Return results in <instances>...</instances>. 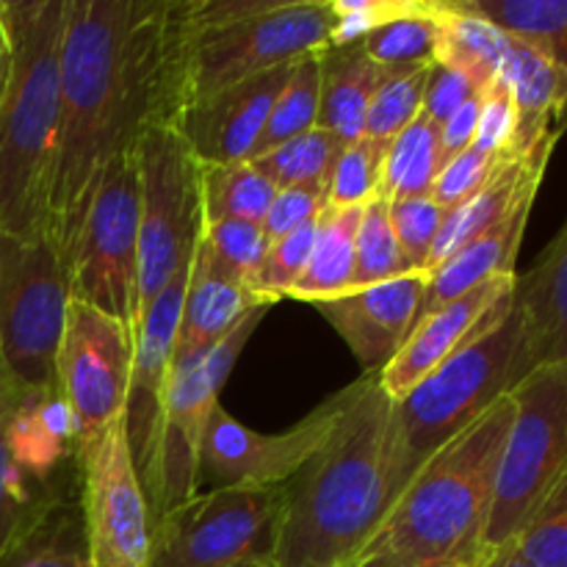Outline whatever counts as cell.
Instances as JSON below:
<instances>
[{"label":"cell","mask_w":567,"mask_h":567,"mask_svg":"<svg viewBox=\"0 0 567 567\" xmlns=\"http://www.w3.org/2000/svg\"><path fill=\"white\" fill-rule=\"evenodd\" d=\"M449 210L452 208H446V205H441L437 199H432V194L430 197H413V199H396V203H388L393 233H396L399 247H402L410 269L426 271V260H430L432 244H435Z\"/></svg>","instance_id":"40"},{"label":"cell","mask_w":567,"mask_h":567,"mask_svg":"<svg viewBox=\"0 0 567 567\" xmlns=\"http://www.w3.org/2000/svg\"><path fill=\"white\" fill-rule=\"evenodd\" d=\"M515 280H518V275L491 277V280L471 288L463 297L421 316L404 347L396 352V358L377 374V382L385 391V396L391 402H399L424 377H430L437 365L446 363L480 330L487 313L507 293L515 291Z\"/></svg>","instance_id":"19"},{"label":"cell","mask_w":567,"mask_h":567,"mask_svg":"<svg viewBox=\"0 0 567 567\" xmlns=\"http://www.w3.org/2000/svg\"><path fill=\"white\" fill-rule=\"evenodd\" d=\"M316 219L271 244L269 255L264 260V269H260L258 280H255V291L264 299H269L271 305L288 299V293L293 291V286L302 277L305 266L310 260V249H313Z\"/></svg>","instance_id":"41"},{"label":"cell","mask_w":567,"mask_h":567,"mask_svg":"<svg viewBox=\"0 0 567 567\" xmlns=\"http://www.w3.org/2000/svg\"><path fill=\"white\" fill-rule=\"evenodd\" d=\"M513 413V399H498L432 454L399 493L354 567H482Z\"/></svg>","instance_id":"3"},{"label":"cell","mask_w":567,"mask_h":567,"mask_svg":"<svg viewBox=\"0 0 567 567\" xmlns=\"http://www.w3.org/2000/svg\"><path fill=\"white\" fill-rule=\"evenodd\" d=\"M410 6L413 0H330L332 17H336L330 48L360 44L371 31L408 14Z\"/></svg>","instance_id":"42"},{"label":"cell","mask_w":567,"mask_h":567,"mask_svg":"<svg viewBox=\"0 0 567 567\" xmlns=\"http://www.w3.org/2000/svg\"><path fill=\"white\" fill-rule=\"evenodd\" d=\"M258 308H271V302L260 297L249 282L230 275L199 238L197 252L192 258L186 299H183L175 358L205 352L230 336Z\"/></svg>","instance_id":"21"},{"label":"cell","mask_w":567,"mask_h":567,"mask_svg":"<svg viewBox=\"0 0 567 567\" xmlns=\"http://www.w3.org/2000/svg\"><path fill=\"white\" fill-rule=\"evenodd\" d=\"M441 125L419 114L385 150L380 197L388 203L430 197L441 172Z\"/></svg>","instance_id":"29"},{"label":"cell","mask_w":567,"mask_h":567,"mask_svg":"<svg viewBox=\"0 0 567 567\" xmlns=\"http://www.w3.org/2000/svg\"><path fill=\"white\" fill-rule=\"evenodd\" d=\"M380 72V66L365 55L363 44L327 48L321 53L319 127L336 133L347 144L363 138Z\"/></svg>","instance_id":"24"},{"label":"cell","mask_w":567,"mask_h":567,"mask_svg":"<svg viewBox=\"0 0 567 567\" xmlns=\"http://www.w3.org/2000/svg\"><path fill=\"white\" fill-rule=\"evenodd\" d=\"M382 158H385V150L377 147L365 136L347 144L336 169H332L324 205H343L347 208V205H369L371 199L380 197Z\"/></svg>","instance_id":"39"},{"label":"cell","mask_w":567,"mask_h":567,"mask_svg":"<svg viewBox=\"0 0 567 567\" xmlns=\"http://www.w3.org/2000/svg\"><path fill=\"white\" fill-rule=\"evenodd\" d=\"M22 393L25 388L17 385L0 365V557L44 504L66 493L64 487L37 485L11 457L9 421Z\"/></svg>","instance_id":"28"},{"label":"cell","mask_w":567,"mask_h":567,"mask_svg":"<svg viewBox=\"0 0 567 567\" xmlns=\"http://www.w3.org/2000/svg\"><path fill=\"white\" fill-rule=\"evenodd\" d=\"M430 66H402V70H382L380 66V83L371 97L363 131L369 142L388 150V144L421 114Z\"/></svg>","instance_id":"35"},{"label":"cell","mask_w":567,"mask_h":567,"mask_svg":"<svg viewBox=\"0 0 567 567\" xmlns=\"http://www.w3.org/2000/svg\"><path fill=\"white\" fill-rule=\"evenodd\" d=\"M319 100H321V53L305 55L293 61L288 72L286 86L277 94L271 105L269 122L255 144L252 161L271 153L280 144L302 136V133L319 127Z\"/></svg>","instance_id":"33"},{"label":"cell","mask_w":567,"mask_h":567,"mask_svg":"<svg viewBox=\"0 0 567 567\" xmlns=\"http://www.w3.org/2000/svg\"><path fill=\"white\" fill-rule=\"evenodd\" d=\"M480 111H482V89L471 100H465L446 122H441V161H452L463 150L474 144L476 125H480Z\"/></svg>","instance_id":"47"},{"label":"cell","mask_w":567,"mask_h":567,"mask_svg":"<svg viewBox=\"0 0 567 567\" xmlns=\"http://www.w3.org/2000/svg\"><path fill=\"white\" fill-rule=\"evenodd\" d=\"M482 567H532V565L526 563L518 551H515L513 543H507V546H502V548H496V551L487 554V559L482 563Z\"/></svg>","instance_id":"48"},{"label":"cell","mask_w":567,"mask_h":567,"mask_svg":"<svg viewBox=\"0 0 567 567\" xmlns=\"http://www.w3.org/2000/svg\"><path fill=\"white\" fill-rule=\"evenodd\" d=\"M349 402V388L332 393L286 432H255L216 404L199 446V482L216 487H282L330 441Z\"/></svg>","instance_id":"15"},{"label":"cell","mask_w":567,"mask_h":567,"mask_svg":"<svg viewBox=\"0 0 567 567\" xmlns=\"http://www.w3.org/2000/svg\"><path fill=\"white\" fill-rule=\"evenodd\" d=\"M430 271H408L396 280L352 288L338 297L313 302L321 319L352 349L365 377H377L413 332L424 308Z\"/></svg>","instance_id":"16"},{"label":"cell","mask_w":567,"mask_h":567,"mask_svg":"<svg viewBox=\"0 0 567 567\" xmlns=\"http://www.w3.org/2000/svg\"><path fill=\"white\" fill-rule=\"evenodd\" d=\"M535 197L537 192L524 194L504 219H498L496 225L487 227L482 236H476L474 241H468L463 249H457L446 264L437 266L435 271H430V286H426L421 316L432 313V310H437L441 305L463 297V293L482 286V282L491 280V277L515 275V258H518L520 241H524L526 221H529Z\"/></svg>","instance_id":"23"},{"label":"cell","mask_w":567,"mask_h":567,"mask_svg":"<svg viewBox=\"0 0 567 567\" xmlns=\"http://www.w3.org/2000/svg\"><path fill=\"white\" fill-rule=\"evenodd\" d=\"M138 175V319L192 264L205 230L203 164L177 127L155 125L133 144Z\"/></svg>","instance_id":"6"},{"label":"cell","mask_w":567,"mask_h":567,"mask_svg":"<svg viewBox=\"0 0 567 567\" xmlns=\"http://www.w3.org/2000/svg\"><path fill=\"white\" fill-rule=\"evenodd\" d=\"M437 50L435 64L465 72L480 89L498 75L509 37L476 14L468 0H435Z\"/></svg>","instance_id":"27"},{"label":"cell","mask_w":567,"mask_h":567,"mask_svg":"<svg viewBox=\"0 0 567 567\" xmlns=\"http://www.w3.org/2000/svg\"><path fill=\"white\" fill-rule=\"evenodd\" d=\"M266 310L269 308L252 310L230 336L205 352L172 360L158 430L147 457L136 468L153 520L197 496L199 446H203L205 426L219 404V393L238 354L258 330Z\"/></svg>","instance_id":"8"},{"label":"cell","mask_w":567,"mask_h":567,"mask_svg":"<svg viewBox=\"0 0 567 567\" xmlns=\"http://www.w3.org/2000/svg\"><path fill=\"white\" fill-rule=\"evenodd\" d=\"M509 399L515 413L498 460L487 554L513 543L567 474V358L532 371Z\"/></svg>","instance_id":"9"},{"label":"cell","mask_w":567,"mask_h":567,"mask_svg":"<svg viewBox=\"0 0 567 567\" xmlns=\"http://www.w3.org/2000/svg\"><path fill=\"white\" fill-rule=\"evenodd\" d=\"M520 316L518 377L567 358V219L524 277L515 280Z\"/></svg>","instance_id":"20"},{"label":"cell","mask_w":567,"mask_h":567,"mask_svg":"<svg viewBox=\"0 0 567 567\" xmlns=\"http://www.w3.org/2000/svg\"><path fill=\"white\" fill-rule=\"evenodd\" d=\"M365 205H324L316 219V238L310 260L302 277L288 293V299L321 302L352 291L354 280V247H358V227Z\"/></svg>","instance_id":"26"},{"label":"cell","mask_w":567,"mask_h":567,"mask_svg":"<svg viewBox=\"0 0 567 567\" xmlns=\"http://www.w3.org/2000/svg\"><path fill=\"white\" fill-rule=\"evenodd\" d=\"M78 502L92 567H150L153 515L127 443L125 415L78 449Z\"/></svg>","instance_id":"13"},{"label":"cell","mask_w":567,"mask_h":567,"mask_svg":"<svg viewBox=\"0 0 567 567\" xmlns=\"http://www.w3.org/2000/svg\"><path fill=\"white\" fill-rule=\"evenodd\" d=\"M70 302V271L53 238L0 230V365L25 391H59L55 360Z\"/></svg>","instance_id":"7"},{"label":"cell","mask_w":567,"mask_h":567,"mask_svg":"<svg viewBox=\"0 0 567 567\" xmlns=\"http://www.w3.org/2000/svg\"><path fill=\"white\" fill-rule=\"evenodd\" d=\"M291 64L192 100L177 116V133L203 166L252 161L255 144L269 122L271 105L286 86Z\"/></svg>","instance_id":"17"},{"label":"cell","mask_w":567,"mask_h":567,"mask_svg":"<svg viewBox=\"0 0 567 567\" xmlns=\"http://www.w3.org/2000/svg\"><path fill=\"white\" fill-rule=\"evenodd\" d=\"M468 6L567 72V0H468Z\"/></svg>","instance_id":"30"},{"label":"cell","mask_w":567,"mask_h":567,"mask_svg":"<svg viewBox=\"0 0 567 567\" xmlns=\"http://www.w3.org/2000/svg\"><path fill=\"white\" fill-rule=\"evenodd\" d=\"M363 50L382 70L435 64L437 11L435 0H413L408 14L385 22L363 39Z\"/></svg>","instance_id":"34"},{"label":"cell","mask_w":567,"mask_h":567,"mask_svg":"<svg viewBox=\"0 0 567 567\" xmlns=\"http://www.w3.org/2000/svg\"><path fill=\"white\" fill-rule=\"evenodd\" d=\"M515 133H518V111L509 89L504 86L502 78H493L482 89V111L476 136L471 147L491 155H513Z\"/></svg>","instance_id":"43"},{"label":"cell","mask_w":567,"mask_h":567,"mask_svg":"<svg viewBox=\"0 0 567 567\" xmlns=\"http://www.w3.org/2000/svg\"><path fill=\"white\" fill-rule=\"evenodd\" d=\"M136 332L125 321L72 299L55 380L78 426V449L125 415Z\"/></svg>","instance_id":"14"},{"label":"cell","mask_w":567,"mask_h":567,"mask_svg":"<svg viewBox=\"0 0 567 567\" xmlns=\"http://www.w3.org/2000/svg\"><path fill=\"white\" fill-rule=\"evenodd\" d=\"M0 567H92L78 493L44 504L6 548Z\"/></svg>","instance_id":"25"},{"label":"cell","mask_w":567,"mask_h":567,"mask_svg":"<svg viewBox=\"0 0 567 567\" xmlns=\"http://www.w3.org/2000/svg\"><path fill=\"white\" fill-rule=\"evenodd\" d=\"M408 258H404L399 238L393 233L391 214H388V199L374 197L363 208L358 227V247H354V280L352 288H369L377 282L396 280L408 275Z\"/></svg>","instance_id":"36"},{"label":"cell","mask_w":567,"mask_h":567,"mask_svg":"<svg viewBox=\"0 0 567 567\" xmlns=\"http://www.w3.org/2000/svg\"><path fill=\"white\" fill-rule=\"evenodd\" d=\"M391 399L377 377L349 385L330 441L282 485L271 567H354L393 504Z\"/></svg>","instance_id":"2"},{"label":"cell","mask_w":567,"mask_h":567,"mask_svg":"<svg viewBox=\"0 0 567 567\" xmlns=\"http://www.w3.org/2000/svg\"><path fill=\"white\" fill-rule=\"evenodd\" d=\"M6 61H9V39H6V28H3V20H0V86H3V75H6Z\"/></svg>","instance_id":"49"},{"label":"cell","mask_w":567,"mask_h":567,"mask_svg":"<svg viewBox=\"0 0 567 567\" xmlns=\"http://www.w3.org/2000/svg\"><path fill=\"white\" fill-rule=\"evenodd\" d=\"M343 150H347V142H341L336 133L324 131V127H313V131L280 144L271 153L260 155L252 164L277 188H316L327 197L332 169H336Z\"/></svg>","instance_id":"31"},{"label":"cell","mask_w":567,"mask_h":567,"mask_svg":"<svg viewBox=\"0 0 567 567\" xmlns=\"http://www.w3.org/2000/svg\"><path fill=\"white\" fill-rule=\"evenodd\" d=\"M244 567H271V565H244Z\"/></svg>","instance_id":"50"},{"label":"cell","mask_w":567,"mask_h":567,"mask_svg":"<svg viewBox=\"0 0 567 567\" xmlns=\"http://www.w3.org/2000/svg\"><path fill=\"white\" fill-rule=\"evenodd\" d=\"M181 17V9H177ZM336 17L327 0H275L266 11L216 31L188 37L183 28V109L216 89L249 81L330 48Z\"/></svg>","instance_id":"10"},{"label":"cell","mask_w":567,"mask_h":567,"mask_svg":"<svg viewBox=\"0 0 567 567\" xmlns=\"http://www.w3.org/2000/svg\"><path fill=\"white\" fill-rule=\"evenodd\" d=\"M280 188L252 164L203 166V208L205 221L241 219L264 225L266 210Z\"/></svg>","instance_id":"32"},{"label":"cell","mask_w":567,"mask_h":567,"mask_svg":"<svg viewBox=\"0 0 567 567\" xmlns=\"http://www.w3.org/2000/svg\"><path fill=\"white\" fill-rule=\"evenodd\" d=\"M177 0H66L50 238L66 264L100 172L183 111Z\"/></svg>","instance_id":"1"},{"label":"cell","mask_w":567,"mask_h":567,"mask_svg":"<svg viewBox=\"0 0 567 567\" xmlns=\"http://www.w3.org/2000/svg\"><path fill=\"white\" fill-rule=\"evenodd\" d=\"M188 275H192V264L183 266L172 277L169 286L155 297V302L144 310L136 324L131 388H127L125 404L127 443H131L136 468L147 457L155 430H158L166 382H169L172 360H175L177 330H181Z\"/></svg>","instance_id":"18"},{"label":"cell","mask_w":567,"mask_h":567,"mask_svg":"<svg viewBox=\"0 0 567 567\" xmlns=\"http://www.w3.org/2000/svg\"><path fill=\"white\" fill-rule=\"evenodd\" d=\"M0 20L9 39L0 86V230L50 236L66 0H0Z\"/></svg>","instance_id":"4"},{"label":"cell","mask_w":567,"mask_h":567,"mask_svg":"<svg viewBox=\"0 0 567 567\" xmlns=\"http://www.w3.org/2000/svg\"><path fill=\"white\" fill-rule=\"evenodd\" d=\"M324 194L316 188H280L277 197L271 199L269 210L264 219V233L271 244L286 238L288 233L299 230L302 225L313 221L319 210L324 208Z\"/></svg>","instance_id":"45"},{"label":"cell","mask_w":567,"mask_h":567,"mask_svg":"<svg viewBox=\"0 0 567 567\" xmlns=\"http://www.w3.org/2000/svg\"><path fill=\"white\" fill-rule=\"evenodd\" d=\"M480 92L474 81H471L465 72L454 70L446 64H432L430 75H426V89H424V109L421 114L430 116L432 122H446L465 100H471Z\"/></svg>","instance_id":"46"},{"label":"cell","mask_w":567,"mask_h":567,"mask_svg":"<svg viewBox=\"0 0 567 567\" xmlns=\"http://www.w3.org/2000/svg\"><path fill=\"white\" fill-rule=\"evenodd\" d=\"M203 241L230 275L255 288V280H258L266 255L271 249L264 227L241 219L205 221Z\"/></svg>","instance_id":"38"},{"label":"cell","mask_w":567,"mask_h":567,"mask_svg":"<svg viewBox=\"0 0 567 567\" xmlns=\"http://www.w3.org/2000/svg\"><path fill=\"white\" fill-rule=\"evenodd\" d=\"M72 299L133 332L138 324V175L133 153L116 155L89 197L81 230L66 252Z\"/></svg>","instance_id":"12"},{"label":"cell","mask_w":567,"mask_h":567,"mask_svg":"<svg viewBox=\"0 0 567 567\" xmlns=\"http://www.w3.org/2000/svg\"><path fill=\"white\" fill-rule=\"evenodd\" d=\"M532 567H567V474L513 537Z\"/></svg>","instance_id":"37"},{"label":"cell","mask_w":567,"mask_h":567,"mask_svg":"<svg viewBox=\"0 0 567 567\" xmlns=\"http://www.w3.org/2000/svg\"><path fill=\"white\" fill-rule=\"evenodd\" d=\"M498 161H502V155L482 153L476 147L463 150V153L454 155L452 161L441 166L435 186H432V199H437L446 208H457L460 203H465L493 175Z\"/></svg>","instance_id":"44"},{"label":"cell","mask_w":567,"mask_h":567,"mask_svg":"<svg viewBox=\"0 0 567 567\" xmlns=\"http://www.w3.org/2000/svg\"><path fill=\"white\" fill-rule=\"evenodd\" d=\"M551 150L554 147H540L532 155H526V158H518V155H502V161H498V166L493 169V175L487 177L465 203H460L457 208L449 210L446 221H443L441 233H437L435 244H432L426 271H435L437 266L446 264L457 249H463L465 244L474 241L476 236H482L487 227H493L498 219H504L524 194L537 192L543 183V175H546Z\"/></svg>","instance_id":"22"},{"label":"cell","mask_w":567,"mask_h":567,"mask_svg":"<svg viewBox=\"0 0 567 567\" xmlns=\"http://www.w3.org/2000/svg\"><path fill=\"white\" fill-rule=\"evenodd\" d=\"M282 487H214L153 520L150 567L269 565Z\"/></svg>","instance_id":"11"},{"label":"cell","mask_w":567,"mask_h":567,"mask_svg":"<svg viewBox=\"0 0 567 567\" xmlns=\"http://www.w3.org/2000/svg\"><path fill=\"white\" fill-rule=\"evenodd\" d=\"M518 354L520 316L513 291L446 363L391 404L393 502L432 454L468 430L498 399L509 396L520 382Z\"/></svg>","instance_id":"5"}]
</instances>
